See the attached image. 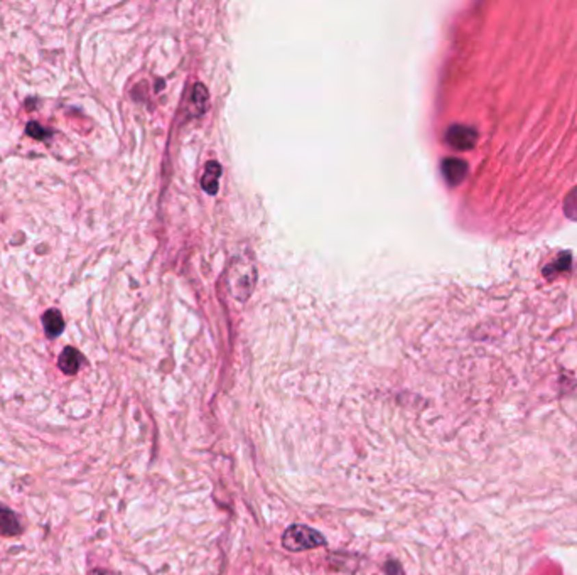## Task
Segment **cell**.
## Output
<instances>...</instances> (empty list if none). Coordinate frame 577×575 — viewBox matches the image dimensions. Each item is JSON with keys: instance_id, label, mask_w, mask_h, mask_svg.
Returning a JSON list of instances; mask_svg holds the SVG:
<instances>
[{"instance_id": "6da1fadb", "label": "cell", "mask_w": 577, "mask_h": 575, "mask_svg": "<svg viewBox=\"0 0 577 575\" xmlns=\"http://www.w3.org/2000/svg\"><path fill=\"white\" fill-rule=\"evenodd\" d=\"M328 544L322 537L321 531L311 528L307 525H290L287 530L282 533V547L289 552H304L313 550V548L324 547Z\"/></svg>"}, {"instance_id": "7a4b0ae2", "label": "cell", "mask_w": 577, "mask_h": 575, "mask_svg": "<svg viewBox=\"0 0 577 575\" xmlns=\"http://www.w3.org/2000/svg\"><path fill=\"white\" fill-rule=\"evenodd\" d=\"M476 132H474L471 127L466 125H452L451 129L448 130V136H446V140H448L449 145L456 149V151H467V149H473L474 144H476Z\"/></svg>"}, {"instance_id": "3957f363", "label": "cell", "mask_w": 577, "mask_h": 575, "mask_svg": "<svg viewBox=\"0 0 577 575\" xmlns=\"http://www.w3.org/2000/svg\"><path fill=\"white\" fill-rule=\"evenodd\" d=\"M24 526L21 523L19 515L10 508L0 504V535L2 537H16L23 533Z\"/></svg>"}, {"instance_id": "277c9868", "label": "cell", "mask_w": 577, "mask_h": 575, "mask_svg": "<svg viewBox=\"0 0 577 575\" xmlns=\"http://www.w3.org/2000/svg\"><path fill=\"white\" fill-rule=\"evenodd\" d=\"M83 363V356L75 348H64L57 359V366L66 374H76Z\"/></svg>"}, {"instance_id": "5b68a950", "label": "cell", "mask_w": 577, "mask_h": 575, "mask_svg": "<svg viewBox=\"0 0 577 575\" xmlns=\"http://www.w3.org/2000/svg\"><path fill=\"white\" fill-rule=\"evenodd\" d=\"M442 172H444V177L449 184H459L466 176L467 166L466 162L459 161V159H446L442 164Z\"/></svg>"}, {"instance_id": "8992f818", "label": "cell", "mask_w": 577, "mask_h": 575, "mask_svg": "<svg viewBox=\"0 0 577 575\" xmlns=\"http://www.w3.org/2000/svg\"><path fill=\"white\" fill-rule=\"evenodd\" d=\"M220 177H221V166L218 162H209L206 166L205 176L201 179V186L208 194H216L218 188H220Z\"/></svg>"}, {"instance_id": "52a82bcc", "label": "cell", "mask_w": 577, "mask_h": 575, "mask_svg": "<svg viewBox=\"0 0 577 575\" xmlns=\"http://www.w3.org/2000/svg\"><path fill=\"white\" fill-rule=\"evenodd\" d=\"M42 324H44V331L49 337L60 336L64 331V321L63 316L56 309H49L44 316H42Z\"/></svg>"}, {"instance_id": "ba28073f", "label": "cell", "mask_w": 577, "mask_h": 575, "mask_svg": "<svg viewBox=\"0 0 577 575\" xmlns=\"http://www.w3.org/2000/svg\"><path fill=\"white\" fill-rule=\"evenodd\" d=\"M192 108H194V115H203L208 108V92L203 85H196L191 93Z\"/></svg>"}, {"instance_id": "9c48e42d", "label": "cell", "mask_w": 577, "mask_h": 575, "mask_svg": "<svg viewBox=\"0 0 577 575\" xmlns=\"http://www.w3.org/2000/svg\"><path fill=\"white\" fill-rule=\"evenodd\" d=\"M564 211L571 220L577 221V188L572 189V191L569 192L567 198H565Z\"/></svg>"}, {"instance_id": "30bf717a", "label": "cell", "mask_w": 577, "mask_h": 575, "mask_svg": "<svg viewBox=\"0 0 577 575\" xmlns=\"http://www.w3.org/2000/svg\"><path fill=\"white\" fill-rule=\"evenodd\" d=\"M27 133L34 138H46V137H48L49 132H48V130L42 129L41 125H38L36 122H31L27 125Z\"/></svg>"}, {"instance_id": "8fae6325", "label": "cell", "mask_w": 577, "mask_h": 575, "mask_svg": "<svg viewBox=\"0 0 577 575\" xmlns=\"http://www.w3.org/2000/svg\"><path fill=\"white\" fill-rule=\"evenodd\" d=\"M88 575H115V574H112L110 570H105V569H95V570H92Z\"/></svg>"}]
</instances>
